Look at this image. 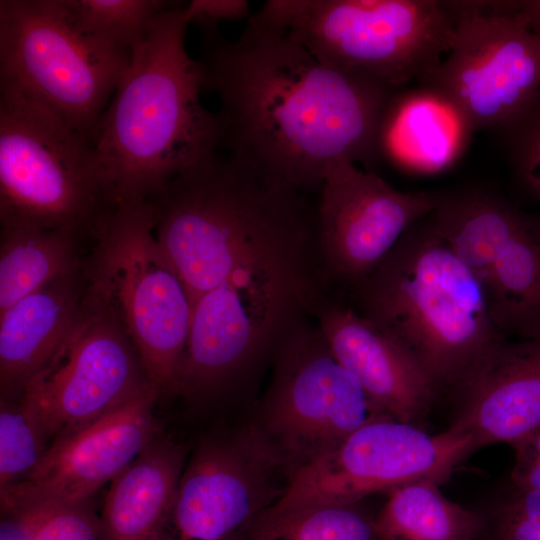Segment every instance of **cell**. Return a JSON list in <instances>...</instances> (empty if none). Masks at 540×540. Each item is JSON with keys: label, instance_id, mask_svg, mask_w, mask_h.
Returning a JSON list of instances; mask_svg holds the SVG:
<instances>
[{"label": "cell", "instance_id": "cell-16", "mask_svg": "<svg viewBox=\"0 0 540 540\" xmlns=\"http://www.w3.org/2000/svg\"><path fill=\"white\" fill-rule=\"evenodd\" d=\"M306 310L371 401L388 416L425 429L442 391L413 354L355 309L328 301L320 286L308 295Z\"/></svg>", "mask_w": 540, "mask_h": 540}, {"label": "cell", "instance_id": "cell-35", "mask_svg": "<svg viewBox=\"0 0 540 540\" xmlns=\"http://www.w3.org/2000/svg\"><path fill=\"white\" fill-rule=\"evenodd\" d=\"M0 540H27L21 531L11 522L2 520Z\"/></svg>", "mask_w": 540, "mask_h": 540}, {"label": "cell", "instance_id": "cell-12", "mask_svg": "<svg viewBox=\"0 0 540 540\" xmlns=\"http://www.w3.org/2000/svg\"><path fill=\"white\" fill-rule=\"evenodd\" d=\"M151 384L122 324L87 285L69 334L17 400L49 447Z\"/></svg>", "mask_w": 540, "mask_h": 540}, {"label": "cell", "instance_id": "cell-7", "mask_svg": "<svg viewBox=\"0 0 540 540\" xmlns=\"http://www.w3.org/2000/svg\"><path fill=\"white\" fill-rule=\"evenodd\" d=\"M111 205L90 136L0 88V221L90 236Z\"/></svg>", "mask_w": 540, "mask_h": 540}, {"label": "cell", "instance_id": "cell-27", "mask_svg": "<svg viewBox=\"0 0 540 540\" xmlns=\"http://www.w3.org/2000/svg\"><path fill=\"white\" fill-rule=\"evenodd\" d=\"M375 517L360 502L264 512L249 540H378Z\"/></svg>", "mask_w": 540, "mask_h": 540}, {"label": "cell", "instance_id": "cell-30", "mask_svg": "<svg viewBox=\"0 0 540 540\" xmlns=\"http://www.w3.org/2000/svg\"><path fill=\"white\" fill-rule=\"evenodd\" d=\"M481 517L487 540H540V491L510 483Z\"/></svg>", "mask_w": 540, "mask_h": 540}, {"label": "cell", "instance_id": "cell-24", "mask_svg": "<svg viewBox=\"0 0 540 540\" xmlns=\"http://www.w3.org/2000/svg\"><path fill=\"white\" fill-rule=\"evenodd\" d=\"M84 234L33 225H1L0 312L78 269Z\"/></svg>", "mask_w": 540, "mask_h": 540}, {"label": "cell", "instance_id": "cell-33", "mask_svg": "<svg viewBox=\"0 0 540 540\" xmlns=\"http://www.w3.org/2000/svg\"><path fill=\"white\" fill-rule=\"evenodd\" d=\"M190 22L216 23L218 20H238L249 14L244 0H192L184 5Z\"/></svg>", "mask_w": 540, "mask_h": 540}, {"label": "cell", "instance_id": "cell-15", "mask_svg": "<svg viewBox=\"0 0 540 540\" xmlns=\"http://www.w3.org/2000/svg\"><path fill=\"white\" fill-rule=\"evenodd\" d=\"M433 207L432 191L402 192L355 164L333 165L316 209L323 275L354 290Z\"/></svg>", "mask_w": 540, "mask_h": 540}, {"label": "cell", "instance_id": "cell-10", "mask_svg": "<svg viewBox=\"0 0 540 540\" xmlns=\"http://www.w3.org/2000/svg\"><path fill=\"white\" fill-rule=\"evenodd\" d=\"M261 406L255 427L289 476L363 425L390 417L337 360L320 328L301 321L277 348Z\"/></svg>", "mask_w": 540, "mask_h": 540}, {"label": "cell", "instance_id": "cell-32", "mask_svg": "<svg viewBox=\"0 0 540 540\" xmlns=\"http://www.w3.org/2000/svg\"><path fill=\"white\" fill-rule=\"evenodd\" d=\"M515 464L510 483L516 487L540 491V430L512 445Z\"/></svg>", "mask_w": 540, "mask_h": 540}, {"label": "cell", "instance_id": "cell-9", "mask_svg": "<svg viewBox=\"0 0 540 540\" xmlns=\"http://www.w3.org/2000/svg\"><path fill=\"white\" fill-rule=\"evenodd\" d=\"M316 282L305 267H252L199 296L174 394L204 399L235 383L301 321Z\"/></svg>", "mask_w": 540, "mask_h": 540}, {"label": "cell", "instance_id": "cell-2", "mask_svg": "<svg viewBox=\"0 0 540 540\" xmlns=\"http://www.w3.org/2000/svg\"><path fill=\"white\" fill-rule=\"evenodd\" d=\"M154 230L193 304L252 267L310 268L316 210L303 192L217 152L149 200Z\"/></svg>", "mask_w": 540, "mask_h": 540}, {"label": "cell", "instance_id": "cell-4", "mask_svg": "<svg viewBox=\"0 0 540 540\" xmlns=\"http://www.w3.org/2000/svg\"><path fill=\"white\" fill-rule=\"evenodd\" d=\"M361 316L406 347L441 391L454 390L506 338L476 276L435 231L410 227L355 289Z\"/></svg>", "mask_w": 540, "mask_h": 540}, {"label": "cell", "instance_id": "cell-26", "mask_svg": "<svg viewBox=\"0 0 540 540\" xmlns=\"http://www.w3.org/2000/svg\"><path fill=\"white\" fill-rule=\"evenodd\" d=\"M2 520L27 540H100V519L92 501H72L27 480L0 488Z\"/></svg>", "mask_w": 540, "mask_h": 540}, {"label": "cell", "instance_id": "cell-3", "mask_svg": "<svg viewBox=\"0 0 540 540\" xmlns=\"http://www.w3.org/2000/svg\"><path fill=\"white\" fill-rule=\"evenodd\" d=\"M190 23L179 4L156 16L91 135L112 206L148 200L220 145L217 114L200 99L201 65L185 46Z\"/></svg>", "mask_w": 540, "mask_h": 540}, {"label": "cell", "instance_id": "cell-13", "mask_svg": "<svg viewBox=\"0 0 540 540\" xmlns=\"http://www.w3.org/2000/svg\"><path fill=\"white\" fill-rule=\"evenodd\" d=\"M452 46L432 78L472 132L496 129L523 112L540 93V39L517 1H454Z\"/></svg>", "mask_w": 540, "mask_h": 540}, {"label": "cell", "instance_id": "cell-22", "mask_svg": "<svg viewBox=\"0 0 540 540\" xmlns=\"http://www.w3.org/2000/svg\"><path fill=\"white\" fill-rule=\"evenodd\" d=\"M432 192L429 219L435 231L483 284L526 212L480 186Z\"/></svg>", "mask_w": 540, "mask_h": 540}, {"label": "cell", "instance_id": "cell-17", "mask_svg": "<svg viewBox=\"0 0 540 540\" xmlns=\"http://www.w3.org/2000/svg\"><path fill=\"white\" fill-rule=\"evenodd\" d=\"M160 395L151 384L123 405L55 439L24 480L67 500L92 501L159 435L154 407Z\"/></svg>", "mask_w": 540, "mask_h": 540}, {"label": "cell", "instance_id": "cell-14", "mask_svg": "<svg viewBox=\"0 0 540 540\" xmlns=\"http://www.w3.org/2000/svg\"><path fill=\"white\" fill-rule=\"evenodd\" d=\"M285 470L255 425L206 439L185 464L161 540H249L284 492Z\"/></svg>", "mask_w": 540, "mask_h": 540}, {"label": "cell", "instance_id": "cell-5", "mask_svg": "<svg viewBox=\"0 0 540 540\" xmlns=\"http://www.w3.org/2000/svg\"><path fill=\"white\" fill-rule=\"evenodd\" d=\"M320 61L399 90L425 85L449 52L454 1L269 0L257 11Z\"/></svg>", "mask_w": 540, "mask_h": 540}, {"label": "cell", "instance_id": "cell-28", "mask_svg": "<svg viewBox=\"0 0 540 540\" xmlns=\"http://www.w3.org/2000/svg\"><path fill=\"white\" fill-rule=\"evenodd\" d=\"M77 24L110 44L131 51L172 2L160 0H64Z\"/></svg>", "mask_w": 540, "mask_h": 540}, {"label": "cell", "instance_id": "cell-25", "mask_svg": "<svg viewBox=\"0 0 540 540\" xmlns=\"http://www.w3.org/2000/svg\"><path fill=\"white\" fill-rule=\"evenodd\" d=\"M439 483L420 481L389 492L375 517L378 540H477L481 514L446 498Z\"/></svg>", "mask_w": 540, "mask_h": 540}, {"label": "cell", "instance_id": "cell-34", "mask_svg": "<svg viewBox=\"0 0 540 540\" xmlns=\"http://www.w3.org/2000/svg\"><path fill=\"white\" fill-rule=\"evenodd\" d=\"M529 29L540 39V0L517 1Z\"/></svg>", "mask_w": 540, "mask_h": 540}, {"label": "cell", "instance_id": "cell-19", "mask_svg": "<svg viewBox=\"0 0 540 540\" xmlns=\"http://www.w3.org/2000/svg\"><path fill=\"white\" fill-rule=\"evenodd\" d=\"M87 292L82 265L0 312V391L15 401L76 322Z\"/></svg>", "mask_w": 540, "mask_h": 540}, {"label": "cell", "instance_id": "cell-31", "mask_svg": "<svg viewBox=\"0 0 540 540\" xmlns=\"http://www.w3.org/2000/svg\"><path fill=\"white\" fill-rule=\"evenodd\" d=\"M496 130L503 135L518 183L540 202V93L523 112Z\"/></svg>", "mask_w": 540, "mask_h": 540}, {"label": "cell", "instance_id": "cell-11", "mask_svg": "<svg viewBox=\"0 0 540 540\" xmlns=\"http://www.w3.org/2000/svg\"><path fill=\"white\" fill-rule=\"evenodd\" d=\"M475 450L470 436L451 427L430 434L391 417L373 420L294 470L282 495L265 512L353 504L420 481L441 484Z\"/></svg>", "mask_w": 540, "mask_h": 540}, {"label": "cell", "instance_id": "cell-21", "mask_svg": "<svg viewBox=\"0 0 540 540\" xmlns=\"http://www.w3.org/2000/svg\"><path fill=\"white\" fill-rule=\"evenodd\" d=\"M186 448L157 438L110 484L100 540H161L186 464Z\"/></svg>", "mask_w": 540, "mask_h": 540}, {"label": "cell", "instance_id": "cell-8", "mask_svg": "<svg viewBox=\"0 0 540 540\" xmlns=\"http://www.w3.org/2000/svg\"><path fill=\"white\" fill-rule=\"evenodd\" d=\"M131 51L84 31L64 0L0 1V88L91 135Z\"/></svg>", "mask_w": 540, "mask_h": 540}, {"label": "cell", "instance_id": "cell-20", "mask_svg": "<svg viewBox=\"0 0 540 540\" xmlns=\"http://www.w3.org/2000/svg\"><path fill=\"white\" fill-rule=\"evenodd\" d=\"M472 133L461 112L436 89L397 90L381 116L378 156L407 173L438 174L462 156Z\"/></svg>", "mask_w": 540, "mask_h": 540}, {"label": "cell", "instance_id": "cell-1", "mask_svg": "<svg viewBox=\"0 0 540 540\" xmlns=\"http://www.w3.org/2000/svg\"><path fill=\"white\" fill-rule=\"evenodd\" d=\"M200 26L203 89L219 100L228 156L303 193L320 188L333 165L373 164L396 89L320 61L258 12L236 40L215 23Z\"/></svg>", "mask_w": 540, "mask_h": 540}, {"label": "cell", "instance_id": "cell-23", "mask_svg": "<svg viewBox=\"0 0 540 540\" xmlns=\"http://www.w3.org/2000/svg\"><path fill=\"white\" fill-rule=\"evenodd\" d=\"M482 287L490 316L505 338H540V215L526 212Z\"/></svg>", "mask_w": 540, "mask_h": 540}, {"label": "cell", "instance_id": "cell-6", "mask_svg": "<svg viewBox=\"0 0 540 540\" xmlns=\"http://www.w3.org/2000/svg\"><path fill=\"white\" fill-rule=\"evenodd\" d=\"M84 257L88 288L116 315L149 380L174 394L193 312L191 295L160 246L148 200L113 206Z\"/></svg>", "mask_w": 540, "mask_h": 540}, {"label": "cell", "instance_id": "cell-18", "mask_svg": "<svg viewBox=\"0 0 540 540\" xmlns=\"http://www.w3.org/2000/svg\"><path fill=\"white\" fill-rule=\"evenodd\" d=\"M452 391L458 408L450 427L476 450L539 431L540 338L503 340Z\"/></svg>", "mask_w": 540, "mask_h": 540}, {"label": "cell", "instance_id": "cell-29", "mask_svg": "<svg viewBox=\"0 0 540 540\" xmlns=\"http://www.w3.org/2000/svg\"><path fill=\"white\" fill-rule=\"evenodd\" d=\"M47 449L46 441L19 400H1L0 488L26 479Z\"/></svg>", "mask_w": 540, "mask_h": 540}]
</instances>
